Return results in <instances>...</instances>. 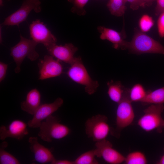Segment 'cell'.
Segmentation results:
<instances>
[{"mask_svg": "<svg viewBox=\"0 0 164 164\" xmlns=\"http://www.w3.org/2000/svg\"><path fill=\"white\" fill-rule=\"evenodd\" d=\"M131 41L127 49L137 54L157 53L164 55V46L160 43L137 28H135Z\"/></svg>", "mask_w": 164, "mask_h": 164, "instance_id": "1", "label": "cell"}, {"mask_svg": "<svg viewBox=\"0 0 164 164\" xmlns=\"http://www.w3.org/2000/svg\"><path fill=\"white\" fill-rule=\"evenodd\" d=\"M70 66L67 72L68 77L75 82L84 86L88 94H94L99 87V83L91 78L81 58L76 57L74 63Z\"/></svg>", "mask_w": 164, "mask_h": 164, "instance_id": "2", "label": "cell"}, {"mask_svg": "<svg viewBox=\"0 0 164 164\" xmlns=\"http://www.w3.org/2000/svg\"><path fill=\"white\" fill-rule=\"evenodd\" d=\"M38 44L32 39H27L20 35L19 41L10 49V55L16 64L14 69L16 73L21 71V65L23 61L27 57L31 61L36 60L39 54L36 50Z\"/></svg>", "mask_w": 164, "mask_h": 164, "instance_id": "3", "label": "cell"}, {"mask_svg": "<svg viewBox=\"0 0 164 164\" xmlns=\"http://www.w3.org/2000/svg\"><path fill=\"white\" fill-rule=\"evenodd\" d=\"M38 136L43 141L51 142L53 139H60L68 135L70 128L60 123L58 118L52 115L42 122Z\"/></svg>", "mask_w": 164, "mask_h": 164, "instance_id": "4", "label": "cell"}, {"mask_svg": "<svg viewBox=\"0 0 164 164\" xmlns=\"http://www.w3.org/2000/svg\"><path fill=\"white\" fill-rule=\"evenodd\" d=\"M164 110L163 104H151L144 110V114L138 121V125L146 132L155 129L160 132L163 127L164 120L161 114Z\"/></svg>", "mask_w": 164, "mask_h": 164, "instance_id": "5", "label": "cell"}, {"mask_svg": "<svg viewBox=\"0 0 164 164\" xmlns=\"http://www.w3.org/2000/svg\"><path fill=\"white\" fill-rule=\"evenodd\" d=\"M85 126L87 137L95 142L106 139L110 132L108 118L102 114H98L88 118Z\"/></svg>", "mask_w": 164, "mask_h": 164, "instance_id": "6", "label": "cell"}, {"mask_svg": "<svg viewBox=\"0 0 164 164\" xmlns=\"http://www.w3.org/2000/svg\"><path fill=\"white\" fill-rule=\"evenodd\" d=\"M129 90L118 103L116 112V128L114 132L117 136L122 129L131 124L134 119V112L129 97Z\"/></svg>", "mask_w": 164, "mask_h": 164, "instance_id": "7", "label": "cell"}, {"mask_svg": "<svg viewBox=\"0 0 164 164\" xmlns=\"http://www.w3.org/2000/svg\"><path fill=\"white\" fill-rule=\"evenodd\" d=\"M41 2L39 0H23L20 8L7 17L1 25L16 26L26 21L32 10L39 13L41 10Z\"/></svg>", "mask_w": 164, "mask_h": 164, "instance_id": "8", "label": "cell"}, {"mask_svg": "<svg viewBox=\"0 0 164 164\" xmlns=\"http://www.w3.org/2000/svg\"><path fill=\"white\" fill-rule=\"evenodd\" d=\"M29 29L30 37L38 44H43L46 48L56 44V37L39 19L33 21Z\"/></svg>", "mask_w": 164, "mask_h": 164, "instance_id": "9", "label": "cell"}, {"mask_svg": "<svg viewBox=\"0 0 164 164\" xmlns=\"http://www.w3.org/2000/svg\"><path fill=\"white\" fill-rule=\"evenodd\" d=\"M94 149L96 157L102 158L110 164H120L124 162L125 157L114 149L111 142L106 139L96 142Z\"/></svg>", "mask_w": 164, "mask_h": 164, "instance_id": "10", "label": "cell"}, {"mask_svg": "<svg viewBox=\"0 0 164 164\" xmlns=\"http://www.w3.org/2000/svg\"><path fill=\"white\" fill-rule=\"evenodd\" d=\"M60 62L50 55H45L38 63L39 69V80H43L60 76L63 71Z\"/></svg>", "mask_w": 164, "mask_h": 164, "instance_id": "11", "label": "cell"}, {"mask_svg": "<svg viewBox=\"0 0 164 164\" xmlns=\"http://www.w3.org/2000/svg\"><path fill=\"white\" fill-rule=\"evenodd\" d=\"M63 103V100L58 97L52 103L40 105L33 115L32 119L28 121V126L32 128L39 127L42 121L57 111Z\"/></svg>", "mask_w": 164, "mask_h": 164, "instance_id": "12", "label": "cell"}, {"mask_svg": "<svg viewBox=\"0 0 164 164\" xmlns=\"http://www.w3.org/2000/svg\"><path fill=\"white\" fill-rule=\"evenodd\" d=\"M50 54L60 61H63L70 65L74 62V56L78 50L77 48L73 44L69 43L63 45L55 44L46 48Z\"/></svg>", "mask_w": 164, "mask_h": 164, "instance_id": "13", "label": "cell"}, {"mask_svg": "<svg viewBox=\"0 0 164 164\" xmlns=\"http://www.w3.org/2000/svg\"><path fill=\"white\" fill-rule=\"evenodd\" d=\"M27 124L19 119L14 120L9 124L7 128L2 125L0 127V139L2 141L10 137L21 140L29 133Z\"/></svg>", "mask_w": 164, "mask_h": 164, "instance_id": "14", "label": "cell"}, {"mask_svg": "<svg viewBox=\"0 0 164 164\" xmlns=\"http://www.w3.org/2000/svg\"><path fill=\"white\" fill-rule=\"evenodd\" d=\"M28 142L30 150L34 155L35 161L42 164H51L56 159L52 150L39 143L37 137H30Z\"/></svg>", "mask_w": 164, "mask_h": 164, "instance_id": "15", "label": "cell"}, {"mask_svg": "<svg viewBox=\"0 0 164 164\" xmlns=\"http://www.w3.org/2000/svg\"><path fill=\"white\" fill-rule=\"evenodd\" d=\"M97 29L100 33V38L111 42L114 48L122 50L127 49L129 42L125 40V35L123 34V32L103 26H99Z\"/></svg>", "mask_w": 164, "mask_h": 164, "instance_id": "16", "label": "cell"}, {"mask_svg": "<svg viewBox=\"0 0 164 164\" xmlns=\"http://www.w3.org/2000/svg\"><path fill=\"white\" fill-rule=\"evenodd\" d=\"M41 94L36 88L32 89L27 94L25 101L21 103L22 110L33 115L40 105Z\"/></svg>", "mask_w": 164, "mask_h": 164, "instance_id": "17", "label": "cell"}, {"mask_svg": "<svg viewBox=\"0 0 164 164\" xmlns=\"http://www.w3.org/2000/svg\"><path fill=\"white\" fill-rule=\"evenodd\" d=\"M108 94L110 99L113 101L118 103L122 99L128 89L126 88L119 81L112 80L107 83Z\"/></svg>", "mask_w": 164, "mask_h": 164, "instance_id": "18", "label": "cell"}, {"mask_svg": "<svg viewBox=\"0 0 164 164\" xmlns=\"http://www.w3.org/2000/svg\"><path fill=\"white\" fill-rule=\"evenodd\" d=\"M145 104L164 103V86L153 91L147 92L144 98L141 102Z\"/></svg>", "mask_w": 164, "mask_h": 164, "instance_id": "19", "label": "cell"}, {"mask_svg": "<svg viewBox=\"0 0 164 164\" xmlns=\"http://www.w3.org/2000/svg\"><path fill=\"white\" fill-rule=\"evenodd\" d=\"M125 0H109L107 7L111 14L116 16H121L125 13L126 7Z\"/></svg>", "mask_w": 164, "mask_h": 164, "instance_id": "20", "label": "cell"}, {"mask_svg": "<svg viewBox=\"0 0 164 164\" xmlns=\"http://www.w3.org/2000/svg\"><path fill=\"white\" fill-rule=\"evenodd\" d=\"M8 145L6 141L2 142L0 145V164H19L20 162L15 156L6 151L5 149Z\"/></svg>", "mask_w": 164, "mask_h": 164, "instance_id": "21", "label": "cell"}, {"mask_svg": "<svg viewBox=\"0 0 164 164\" xmlns=\"http://www.w3.org/2000/svg\"><path fill=\"white\" fill-rule=\"evenodd\" d=\"M147 92L141 84H135L129 90V99L132 102H141L145 97Z\"/></svg>", "mask_w": 164, "mask_h": 164, "instance_id": "22", "label": "cell"}, {"mask_svg": "<svg viewBox=\"0 0 164 164\" xmlns=\"http://www.w3.org/2000/svg\"><path fill=\"white\" fill-rule=\"evenodd\" d=\"M95 157L94 149L88 151L80 155L73 161L74 164H99Z\"/></svg>", "mask_w": 164, "mask_h": 164, "instance_id": "23", "label": "cell"}, {"mask_svg": "<svg viewBox=\"0 0 164 164\" xmlns=\"http://www.w3.org/2000/svg\"><path fill=\"white\" fill-rule=\"evenodd\" d=\"M126 164H146L147 160L145 154L136 151L130 153L125 157L124 162Z\"/></svg>", "mask_w": 164, "mask_h": 164, "instance_id": "24", "label": "cell"}, {"mask_svg": "<svg viewBox=\"0 0 164 164\" xmlns=\"http://www.w3.org/2000/svg\"><path fill=\"white\" fill-rule=\"evenodd\" d=\"M154 24L152 18L147 14L142 15L139 21V26L140 30L145 33L149 31Z\"/></svg>", "mask_w": 164, "mask_h": 164, "instance_id": "25", "label": "cell"}, {"mask_svg": "<svg viewBox=\"0 0 164 164\" xmlns=\"http://www.w3.org/2000/svg\"><path fill=\"white\" fill-rule=\"evenodd\" d=\"M72 2L73 6L72 9V11L79 15H84L86 11L84 9L89 0H68Z\"/></svg>", "mask_w": 164, "mask_h": 164, "instance_id": "26", "label": "cell"}, {"mask_svg": "<svg viewBox=\"0 0 164 164\" xmlns=\"http://www.w3.org/2000/svg\"><path fill=\"white\" fill-rule=\"evenodd\" d=\"M157 26L159 36L164 37V11L159 15L157 21Z\"/></svg>", "mask_w": 164, "mask_h": 164, "instance_id": "27", "label": "cell"}, {"mask_svg": "<svg viewBox=\"0 0 164 164\" xmlns=\"http://www.w3.org/2000/svg\"><path fill=\"white\" fill-rule=\"evenodd\" d=\"M130 4V8L133 10H136L140 7H144V5L141 0H125Z\"/></svg>", "mask_w": 164, "mask_h": 164, "instance_id": "28", "label": "cell"}, {"mask_svg": "<svg viewBox=\"0 0 164 164\" xmlns=\"http://www.w3.org/2000/svg\"><path fill=\"white\" fill-rule=\"evenodd\" d=\"M8 67V64L2 62H0V82L5 79Z\"/></svg>", "mask_w": 164, "mask_h": 164, "instance_id": "29", "label": "cell"}, {"mask_svg": "<svg viewBox=\"0 0 164 164\" xmlns=\"http://www.w3.org/2000/svg\"><path fill=\"white\" fill-rule=\"evenodd\" d=\"M164 11V0H156V5L155 9V14L158 15Z\"/></svg>", "mask_w": 164, "mask_h": 164, "instance_id": "30", "label": "cell"}, {"mask_svg": "<svg viewBox=\"0 0 164 164\" xmlns=\"http://www.w3.org/2000/svg\"><path fill=\"white\" fill-rule=\"evenodd\" d=\"M52 164H74V161L67 160H56L53 161Z\"/></svg>", "mask_w": 164, "mask_h": 164, "instance_id": "31", "label": "cell"}, {"mask_svg": "<svg viewBox=\"0 0 164 164\" xmlns=\"http://www.w3.org/2000/svg\"><path fill=\"white\" fill-rule=\"evenodd\" d=\"M145 6H151L155 0H141Z\"/></svg>", "mask_w": 164, "mask_h": 164, "instance_id": "32", "label": "cell"}, {"mask_svg": "<svg viewBox=\"0 0 164 164\" xmlns=\"http://www.w3.org/2000/svg\"><path fill=\"white\" fill-rule=\"evenodd\" d=\"M157 164H164V155L161 158L160 160L158 162Z\"/></svg>", "mask_w": 164, "mask_h": 164, "instance_id": "33", "label": "cell"}, {"mask_svg": "<svg viewBox=\"0 0 164 164\" xmlns=\"http://www.w3.org/2000/svg\"><path fill=\"white\" fill-rule=\"evenodd\" d=\"M2 27H1V26H0V43H2Z\"/></svg>", "mask_w": 164, "mask_h": 164, "instance_id": "34", "label": "cell"}, {"mask_svg": "<svg viewBox=\"0 0 164 164\" xmlns=\"http://www.w3.org/2000/svg\"><path fill=\"white\" fill-rule=\"evenodd\" d=\"M0 5L1 6H2L3 5V0H0Z\"/></svg>", "mask_w": 164, "mask_h": 164, "instance_id": "35", "label": "cell"}, {"mask_svg": "<svg viewBox=\"0 0 164 164\" xmlns=\"http://www.w3.org/2000/svg\"><path fill=\"white\" fill-rule=\"evenodd\" d=\"M163 127H164V121L163 123Z\"/></svg>", "mask_w": 164, "mask_h": 164, "instance_id": "36", "label": "cell"}, {"mask_svg": "<svg viewBox=\"0 0 164 164\" xmlns=\"http://www.w3.org/2000/svg\"><path fill=\"white\" fill-rule=\"evenodd\" d=\"M125 0V2H126V1Z\"/></svg>", "mask_w": 164, "mask_h": 164, "instance_id": "37", "label": "cell"}, {"mask_svg": "<svg viewBox=\"0 0 164 164\" xmlns=\"http://www.w3.org/2000/svg\"><path fill=\"white\" fill-rule=\"evenodd\" d=\"M8 0V1H9V0Z\"/></svg>", "mask_w": 164, "mask_h": 164, "instance_id": "38", "label": "cell"}]
</instances>
